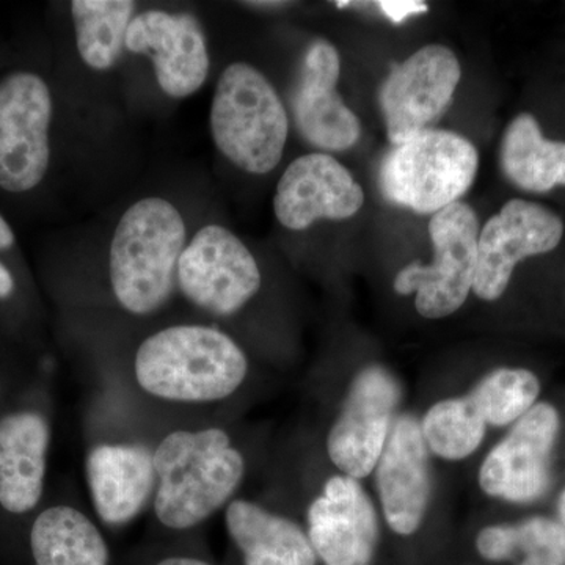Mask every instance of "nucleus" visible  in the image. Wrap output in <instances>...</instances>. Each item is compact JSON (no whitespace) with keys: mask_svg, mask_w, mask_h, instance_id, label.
<instances>
[{"mask_svg":"<svg viewBox=\"0 0 565 565\" xmlns=\"http://www.w3.org/2000/svg\"><path fill=\"white\" fill-rule=\"evenodd\" d=\"M156 486L152 511L159 525L185 533L203 525L239 489L244 457L218 427L173 430L152 451Z\"/></svg>","mask_w":565,"mask_h":565,"instance_id":"nucleus-1","label":"nucleus"},{"mask_svg":"<svg viewBox=\"0 0 565 565\" xmlns=\"http://www.w3.org/2000/svg\"><path fill=\"white\" fill-rule=\"evenodd\" d=\"M247 373V356L236 341L206 326L159 330L134 356L141 392L166 403H217L236 393Z\"/></svg>","mask_w":565,"mask_h":565,"instance_id":"nucleus-2","label":"nucleus"},{"mask_svg":"<svg viewBox=\"0 0 565 565\" xmlns=\"http://www.w3.org/2000/svg\"><path fill=\"white\" fill-rule=\"evenodd\" d=\"M185 248V223L167 200L148 196L122 214L110 244L115 299L136 316L154 313L172 297Z\"/></svg>","mask_w":565,"mask_h":565,"instance_id":"nucleus-3","label":"nucleus"},{"mask_svg":"<svg viewBox=\"0 0 565 565\" xmlns=\"http://www.w3.org/2000/svg\"><path fill=\"white\" fill-rule=\"evenodd\" d=\"M43 397V390L29 384L0 412V556L25 563L50 463L52 426Z\"/></svg>","mask_w":565,"mask_h":565,"instance_id":"nucleus-4","label":"nucleus"},{"mask_svg":"<svg viewBox=\"0 0 565 565\" xmlns=\"http://www.w3.org/2000/svg\"><path fill=\"white\" fill-rule=\"evenodd\" d=\"M210 122L218 151L244 172L266 174L280 163L288 114L273 84L255 66L237 62L222 71Z\"/></svg>","mask_w":565,"mask_h":565,"instance_id":"nucleus-5","label":"nucleus"},{"mask_svg":"<svg viewBox=\"0 0 565 565\" xmlns=\"http://www.w3.org/2000/svg\"><path fill=\"white\" fill-rule=\"evenodd\" d=\"M475 145L459 134L429 129L393 147L381 163L379 181L390 203L435 214L459 202L478 174Z\"/></svg>","mask_w":565,"mask_h":565,"instance_id":"nucleus-6","label":"nucleus"},{"mask_svg":"<svg viewBox=\"0 0 565 565\" xmlns=\"http://www.w3.org/2000/svg\"><path fill=\"white\" fill-rule=\"evenodd\" d=\"M479 232V218L470 204L456 202L435 212L429 222L434 262L403 267L394 278V291L416 294L415 308L423 318L456 313L473 291Z\"/></svg>","mask_w":565,"mask_h":565,"instance_id":"nucleus-7","label":"nucleus"},{"mask_svg":"<svg viewBox=\"0 0 565 565\" xmlns=\"http://www.w3.org/2000/svg\"><path fill=\"white\" fill-rule=\"evenodd\" d=\"M54 98L44 77L11 70L0 77V192L28 195L46 180Z\"/></svg>","mask_w":565,"mask_h":565,"instance_id":"nucleus-8","label":"nucleus"},{"mask_svg":"<svg viewBox=\"0 0 565 565\" xmlns=\"http://www.w3.org/2000/svg\"><path fill=\"white\" fill-rule=\"evenodd\" d=\"M178 286L206 313L232 316L262 288L258 263L243 241L221 225L199 230L182 252Z\"/></svg>","mask_w":565,"mask_h":565,"instance_id":"nucleus-9","label":"nucleus"},{"mask_svg":"<svg viewBox=\"0 0 565 565\" xmlns=\"http://www.w3.org/2000/svg\"><path fill=\"white\" fill-rule=\"evenodd\" d=\"M460 76L455 52L441 44H427L390 73L379 102L394 147L429 131L452 103Z\"/></svg>","mask_w":565,"mask_h":565,"instance_id":"nucleus-10","label":"nucleus"},{"mask_svg":"<svg viewBox=\"0 0 565 565\" xmlns=\"http://www.w3.org/2000/svg\"><path fill=\"white\" fill-rule=\"evenodd\" d=\"M561 430L555 405L537 403L505 435L479 471L482 492L509 503H534L552 484V456Z\"/></svg>","mask_w":565,"mask_h":565,"instance_id":"nucleus-11","label":"nucleus"},{"mask_svg":"<svg viewBox=\"0 0 565 565\" xmlns=\"http://www.w3.org/2000/svg\"><path fill=\"white\" fill-rule=\"evenodd\" d=\"M563 236L564 222L544 204L509 200L479 232L473 292L486 302L500 299L515 267L555 250Z\"/></svg>","mask_w":565,"mask_h":565,"instance_id":"nucleus-12","label":"nucleus"},{"mask_svg":"<svg viewBox=\"0 0 565 565\" xmlns=\"http://www.w3.org/2000/svg\"><path fill=\"white\" fill-rule=\"evenodd\" d=\"M399 399L401 386L385 367L360 371L327 438V451L338 470L353 479L373 473Z\"/></svg>","mask_w":565,"mask_h":565,"instance_id":"nucleus-13","label":"nucleus"},{"mask_svg":"<svg viewBox=\"0 0 565 565\" xmlns=\"http://www.w3.org/2000/svg\"><path fill=\"white\" fill-rule=\"evenodd\" d=\"M364 193L351 172L323 152L300 156L285 170L274 212L285 228L302 232L319 221H344L362 210Z\"/></svg>","mask_w":565,"mask_h":565,"instance_id":"nucleus-14","label":"nucleus"},{"mask_svg":"<svg viewBox=\"0 0 565 565\" xmlns=\"http://www.w3.org/2000/svg\"><path fill=\"white\" fill-rule=\"evenodd\" d=\"M308 537L323 565H371L379 539L370 497L349 476H333L308 509Z\"/></svg>","mask_w":565,"mask_h":565,"instance_id":"nucleus-15","label":"nucleus"},{"mask_svg":"<svg viewBox=\"0 0 565 565\" xmlns=\"http://www.w3.org/2000/svg\"><path fill=\"white\" fill-rule=\"evenodd\" d=\"M126 50L150 55L159 87L172 98H188L203 87L210 54L202 29L189 14L148 10L132 18Z\"/></svg>","mask_w":565,"mask_h":565,"instance_id":"nucleus-16","label":"nucleus"},{"mask_svg":"<svg viewBox=\"0 0 565 565\" xmlns=\"http://www.w3.org/2000/svg\"><path fill=\"white\" fill-rule=\"evenodd\" d=\"M341 58L337 47L318 40L305 54L292 96L294 120L308 143L326 151H344L362 136V126L337 90Z\"/></svg>","mask_w":565,"mask_h":565,"instance_id":"nucleus-17","label":"nucleus"},{"mask_svg":"<svg viewBox=\"0 0 565 565\" xmlns=\"http://www.w3.org/2000/svg\"><path fill=\"white\" fill-rule=\"evenodd\" d=\"M377 486L386 523L411 535L422 526L430 497V470L422 424L397 416L377 463Z\"/></svg>","mask_w":565,"mask_h":565,"instance_id":"nucleus-18","label":"nucleus"},{"mask_svg":"<svg viewBox=\"0 0 565 565\" xmlns=\"http://www.w3.org/2000/svg\"><path fill=\"white\" fill-rule=\"evenodd\" d=\"M93 508L104 525H129L154 498L158 475L151 449L140 444L95 446L85 460Z\"/></svg>","mask_w":565,"mask_h":565,"instance_id":"nucleus-19","label":"nucleus"},{"mask_svg":"<svg viewBox=\"0 0 565 565\" xmlns=\"http://www.w3.org/2000/svg\"><path fill=\"white\" fill-rule=\"evenodd\" d=\"M230 539L244 565H318L310 537L286 516L252 501L233 500L225 509Z\"/></svg>","mask_w":565,"mask_h":565,"instance_id":"nucleus-20","label":"nucleus"},{"mask_svg":"<svg viewBox=\"0 0 565 565\" xmlns=\"http://www.w3.org/2000/svg\"><path fill=\"white\" fill-rule=\"evenodd\" d=\"M29 565H111L98 525L66 503L41 505L28 533Z\"/></svg>","mask_w":565,"mask_h":565,"instance_id":"nucleus-21","label":"nucleus"},{"mask_svg":"<svg viewBox=\"0 0 565 565\" xmlns=\"http://www.w3.org/2000/svg\"><path fill=\"white\" fill-rule=\"evenodd\" d=\"M500 162L504 177L522 191L565 188V141L546 139L534 115L520 114L509 122Z\"/></svg>","mask_w":565,"mask_h":565,"instance_id":"nucleus-22","label":"nucleus"},{"mask_svg":"<svg viewBox=\"0 0 565 565\" xmlns=\"http://www.w3.org/2000/svg\"><path fill=\"white\" fill-rule=\"evenodd\" d=\"M132 0H74L71 2L77 51L85 65L110 70L120 58L132 21Z\"/></svg>","mask_w":565,"mask_h":565,"instance_id":"nucleus-23","label":"nucleus"},{"mask_svg":"<svg viewBox=\"0 0 565 565\" xmlns=\"http://www.w3.org/2000/svg\"><path fill=\"white\" fill-rule=\"evenodd\" d=\"M479 555L492 563L525 556L519 565H565V527L556 520L533 516L520 525L487 526L476 537Z\"/></svg>","mask_w":565,"mask_h":565,"instance_id":"nucleus-24","label":"nucleus"},{"mask_svg":"<svg viewBox=\"0 0 565 565\" xmlns=\"http://www.w3.org/2000/svg\"><path fill=\"white\" fill-rule=\"evenodd\" d=\"M541 381L523 367H500L487 374L467 399L487 426L514 424L537 404Z\"/></svg>","mask_w":565,"mask_h":565,"instance_id":"nucleus-25","label":"nucleus"},{"mask_svg":"<svg viewBox=\"0 0 565 565\" xmlns=\"http://www.w3.org/2000/svg\"><path fill=\"white\" fill-rule=\"evenodd\" d=\"M419 424L427 448L446 460H462L473 455L484 440L487 429L467 397L440 401L427 411Z\"/></svg>","mask_w":565,"mask_h":565,"instance_id":"nucleus-26","label":"nucleus"},{"mask_svg":"<svg viewBox=\"0 0 565 565\" xmlns=\"http://www.w3.org/2000/svg\"><path fill=\"white\" fill-rule=\"evenodd\" d=\"M17 236L9 221L0 214V308L10 307L20 296V280L9 263L2 258L6 253L13 250Z\"/></svg>","mask_w":565,"mask_h":565,"instance_id":"nucleus-27","label":"nucleus"},{"mask_svg":"<svg viewBox=\"0 0 565 565\" xmlns=\"http://www.w3.org/2000/svg\"><path fill=\"white\" fill-rule=\"evenodd\" d=\"M379 9L393 22H404L414 14L426 13L429 6L419 0H381L377 2Z\"/></svg>","mask_w":565,"mask_h":565,"instance_id":"nucleus-28","label":"nucleus"},{"mask_svg":"<svg viewBox=\"0 0 565 565\" xmlns=\"http://www.w3.org/2000/svg\"><path fill=\"white\" fill-rule=\"evenodd\" d=\"M28 386L29 384H25V382L20 379V375L14 373L9 364L3 362L2 356H0V412H2L11 401L17 399Z\"/></svg>","mask_w":565,"mask_h":565,"instance_id":"nucleus-29","label":"nucleus"},{"mask_svg":"<svg viewBox=\"0 0 565 565\" xmlns=\"http://www.w3.org/2000/svg\"><path fill=\"white\" fill-rule=\"evenodd\" d=\"M141 565H215L206 557L192 552H166L145 559Z\"/></svg>","mask_w":565,"mask_h":565,"instance_id":"nucleus-30","label":"nucleus"},{"mask_svg":"<svg viewBox=\"0 0 565 565\" xmlns=\"http://www.w3.org/2000/svg\"><path fill=\"white\" fill-rule=\"evenodd\" d=\"M557 512H559V523L565 527V489L557 501Z\"/></svg>","mask_w":565,"mask_h":565,"instance_id":"nucleus-31","label":"nucleus"},{"mask_svg":"<svg viewBox=\"0 0 565 565\" xmlns=\"http://www.w3.org/2000/svg\"><path fill=\"white\" fill-rule=\"evenodd\" d=\"M252 7H270V9H277V7L286 6V2H248Z\"/></svg>","mask_w":565,"mask_h":565,"instance_id":"nucleus-32","label":"nucleus"}]
</instances>
